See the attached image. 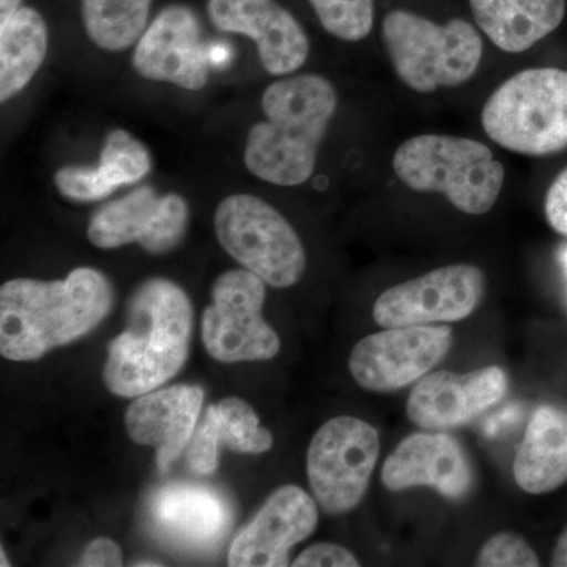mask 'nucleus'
<instances>
[{
    "label": "nucleus",
    "instance_id": "cd10ccee",
    "mask_svg": "<svg viewBox=\"0 0 567 567\" xmlns=\"http://www.w3.org/2000/svg\"><path fill=\"white\" fill-rule=\"evenodd\" d=\"M295 567H358L360 561L349 548L320 543L306 548L293 561Z\"/></svg>",
    "mask_w": 567,
    "mask_h": 567
},
{
    "label": "nucleus",
    "instance_id": "f257e3e1",
    "mask_svg": "<svg viewBox=\"0 0 567 567\" xmlns=\"http://www.w3.org/2000/svg\"><path fill=\"white\" fill-rule=\"evenodd\" d=\"M112 306V284L96 268L78 267L55 281L10 279L0 287V353L40 360L95 330Z\"/></svg>",
    "mask_w": 567,
    "mask_h": 567
},
{
    "label": "nucleus",
    "instance_id": "1a4fd4ad",
    "mask_svg": "<svg viewBox=\"0 0 567 567\" xmlns=\"http://www.w3.org/2000/svg\"><path fill=\"white\" fill-rule=\"evenodd\" d=\"M265 286L246 268L224 271L213 282L212 305L203 316V341L216 361L271 360L281 350V339L262 316Z\"/></svg>",
    "mask_w": 567,
    "mask_h": 567
},
{
    "label": "nucleus",
    "instance_id": "0eeeda50",
    "mask_svg": "<svg viewBox=\"0 0 567 567\" xmlns=\"http://www.w3.org/2000/svg\"><path fill=\"white\" fill-rule=\"evenodd\" d=\"M213 224L224 251L268 286L287 289L303 278L308 265L303 241L267 200L230 194L216 207Z\"/></svg>",
    "mask_w": 567,
    "mask_h": 567
},
{
    "label": "nucleus",
    "instance_id": "7ed1b4c3",
    "mask_svg": "<svg viewBox=\"0 0 567 567\" xmlns=\"http://www.w3.org/2000/svg\"><path fill=\"white\" fill-rule=\"evenodd\" d=\"M192 333L188 293L171 279H147L130 298L128 328L107 347L104 385L126 399L158 390L185 364Z\"/></svg>",
    "mask_w": 567,
    "mask_h": 567
},
{
    "label": "nucleus",
    "instance_id": "dca6fc26",
    "mask_svg": "<svg viewBox=\"0 0 567 567\" xmlns=\"http://www.w3.org/2000/svg\"><path fill=\"white\" fill-rule=\"evenodd\" d=\"M319 509L303 488L282 486L234 540L229 566H289L290 550L315 533Z\"/></svg>",
    "mask_w": 567,
    "mask_h": 567
},
{
    "label": "nucleus",
    "instance_id": "2eb2a0df",
    "mask_svg": "<svg viewBox=\"0 0 567 567\" xmlns=\"http://www.w3.org/2000/svg\"><path fill=\"white\" fill-rule=\"evenodd\" d=\"M506 391L507 377L496 365L462 375L425 374L409 395L406 416L425 431L461 427L498 404Z\"/></svg>",
    "mask_w": 567,
    "mask_h": 567
},
{
    "label": "nucleus",
    "instance_id": "20e7f679",
    "mask_svg": "<svg viewBox=\"0 0 567 567\" xmlns=\"http://www.w3.org/2000/svg\"><path fill=\"white\" fill-rule=\"evenodd\" d=\"M394 174L416 193L443 194L458 212L486 215L502 194L505 167L483 142L421 134L394 153Z\"/></svg>",
    "mask_w": 567,
    "mask_h": 567
},
{
    "label": "nucleus",
    "instance_id": "39448f33",
    "mask_svg": "<svg viewBox=\"0 0 567 567\" xmlns=\"http://www.w3.org/2000/svg\"><path fill=\"white\" fill-rule=\"evenodd\" d=\"M382 40L399 80L420 93L465 84L483 59L480 32L458 18L436 24L412 11L394 10L383 20Z\"/></svg>",
    "mask_w": 567,
    "mask_h": 567
},
{
    "label": "nucleus",
    "instance_id": "423d86ee",
    "mask_svg": "<svg viewBox=\"0 0 567 567\" xmlns=\"http://www.w3.org/2000/svg\"><path fill=\"white\" fill-rule=\"evenodd\" d=\"M484 132L506 151L547 156L567 148V71L529 69L503 82L481 114Z\"/></svg>",
    "mask_w": 567,
    "mask_h": 567
},
{
    "label": "nucleus",
    "instance_id": "b1692460",
    "mask_svg": "<svg viewBox=\"0 0 567 567\" xmlns=\"http://www.w3.org/2000/svg\"><path fill=\"white\" fill-rule=\"evenodd\" d=\"M50 31L32 7L22 6L0 22V103L20 95L47 61Z\"/></svg>",
    "mask_w": 567,
    "mask_h": 567
},
{
    "label": "nucleus",
    "instance_id": "2f4dec72",
    "mask_svg": "<svg viewBox=\"0 0 567 567\" xmlns=\"http://www.w3.org/2000/svg\"><path fill=\"white\" fill-rule=\"evenodd\" d=\"M22 0H0V22L9 20L21 9Z\"/></svg>",
    "mask_w": 567,
    "mask_h": 567
},
{
    "label": "nucleus",
    "instance_id": "ddd939ff",
    "mask_svg": "<svg viewBox=\"0 0 567 567\" xmlns=\"http://www.w3.org/2000/svg\"><path fill=\"white\" fill-rule=\"evenodd\" d=\"M132 66L142 80L204 91L210 81V58L196 11L183 3L164 7L134 44Z\"/></svg>",
    "mask_w": 567,
    "mask_h": 567
},
{
    "label": "nucleus",
    "instance_id": "9b49d317",
    "mask_svg": "<svg viewBox=\"0 0 567 567\" xmlns=\"http://www.w3.org/2000/svg\"><path fill=\"white\" fill-rule=\"evenodd\" d=\"M453 346L446 324L383 328L353 347L350 374L363 390L391 393L413 385L431 372Z\"/></svg>",
    "mask_w": 567,
    "mask_h": 567
},
{
    "label": "nucleus",
    "instance_id": "6e6552de",
    "mask_svg": "<svg viewBox=\"0 0 567 567\" xmlns=\"http://www.w3.org/2000/svg\"><path fill=\"white\" fill-rule=\"evenodd\" d=\"M379 456V432L360 417H333L316 432L306 470L324 513L346 514L363 502Z\"/></svg>",
    "mask_w": 567,
    "mask_h": 567
},
{
    "label": "nucleus",
    "instance_id": "f704fd0d",
    "mask_svg": "<svg viewBox=\"0 0 567 567\" xmlns=\"http://www.w3.org/2000/svg\"><path fill=\"white\" fill-rule=\"evenodd\" d=\"M565 264H566V267H567V251L565 252Z\"/></svg>",
    "mask_w": 567,
    "mask_h": 567
},
{
    "label": "nucleus",
    "instance_id": "5701e85b",
    "mask_svg": "<svg viewBox=\"0 0 567 567\" xmlns=\"http://www.w3.org/2000/svg\"><path fill=\"white\" fill-rule=\"evenodd\" d=\"M473 17L492 43L520 54L565 20L566 0H470Z\"/></svg>",
    "mask_w": 567,
    "mask_h": 567
},
{
    "label": "nucleus",
    "instance_id": "bb28decb",
    "mask_svg": "<svg viewBox=\"0 0 567 567\" xmlns=\"http://www.w3.org/2000/svg\"><path fill=\"white\" fill-rule=\"evenodd\" d=\"M540 561L535 548L516 533H498L481 548L476 558L480 567H536Z\"/></svg>",
    "mask_w": 567,
    "mask_h": 567
},
{
    "label": "nucleus",
    "instance_id": "c756f323",
    "mask_svg": "<svg viewBox=\"0 0 567 567\" xmlns=\"http://www.w3.org/2000/svg\"><path fill=\"white\" fill-rule=\"evenodd\" d=\"M80 565L85 567L122 566L121 547L107 537H99L85 548Z\"/></svg>",
    "mask_w": 567,
    "mask_h": 567
},
{
    "label": "nucleus",
    "instance_id": "412c9836",
    "mask_svg": "<svg viewBox=\"0 0 567 567\" xmlns=\"http://www.w3.org/2000/svg\"><path fill=\"white\" fill-rule=\"evenodd\" d=\"M274 435L260 425L251 405L240 398H226L208 406L188 450V465L197 475L218 470L223 446L235 453L262 454L274 447Z\"/></svg>",
    "mask_w": 567,
    "mask_h": 567
},
{
    "label": "nucleus",
    "instance_id": "473e14b6",
    "mask_svg": "<svg viewBox=\"0 0 567 567\" xmlns=\"http://www.w3.org/2000/svg\"><path fill=\"white\" fill-rule=\"evenodd\" d=\"M0 551H2V566H10V563L6 561V551H3V548Z\"/></svg>",
    "mask_w": 567,
    "mask_h": 567
},
{
    "label": "nucleus",
    "instance_id": "f3484780",
    "mask_svg": "<svg viewBox=\"0 0 567 567\" xmlns=\"http://www.w3.org/2000/svg\"><path fill=\"white\" fill-rule=\"evenodd\" d=\"M382 483L391 492L431 487L446 499H462L472 492L475 472L457 439L421 432L406 436L388 456Z\"/></svg>",
    "mask_w": 567,
    "mask_h": 567
},
{
    "label": "nucleus",
    "instance_id": "9d476101",
    "mask_svg": "<svg viewBox=\"0 0 567 567\" xmlns=\"http://www.w3.org/2000/svg\"><path fill=\"white\" fill-rule=\"evenodd\" d=\"M188 223L189 205L182 194L141 185L93 213L87 238L106 251L136 244L152 256H164L182 244Z\"/></svg>",
    "mask_w": 567,
    "mask_h": 567
},
{
    "label": "nucleus",
    "instance_id": "6ab92c4d",
    "mask_svg": "<svg viewBox=\"0 0 567 567\" xmlns=\"http://www.w3.org/2000/svg\"><path fill=\"white\" fill-rule=\"evenodd\" d=\"M152 153L147 145L125 128H114L104 137L99 162L93 166H62L52 183L66 200L93 204L117 189L137 185L151 175Z\"/></svg>",
    "mask_w": 567,
    "mask_h": 567
},
{
    "label": "nucleus",
    "instance_id": "aec40b11",
    "mask_svg": "<svg viewBox=\"0 0 567 567\" xmlns=\"http://www.w3.org/2000/svg\"><path fill=\"white\" fill-rule=\"evenodd\" d=\"M156 528L178 546L218 544L233 522V511L218 492L196 484H169L152 502Z\"/></svg>",
    "mask_w": 567,
    "mask_h": 567
},
{
    "label": "nucleus",
    "instance_id": "a211bd4d",
    "mask_svg": "<svg viewBox=\"0 0 567 567\" xmlns=\"http://www.w3.org/2000/svg\"><path fill=\"white\" fill-rule=\"evenodd\" d=\"M204 390L175 385L134 398L125 413V427L137 445L155 447L156 466L166 473L181 457L196 432Z\"/></svg>",
    "mask_w": 567,
    "mask_h": 567
},
{
    "label": "nucleus",
    "instance_id": "f8f14e48",
    "mask_svg": "<svg viewBox=\"0 0 567 567\" xmlns=\"http://www.w3.org/2000/svg\"><path fill=\"white\" fill-rule=\"evenodd\" d=\"M486 290V275L480 267L447 265L390 287L377 298L372 316L382 328L461 322L476 311Z\"/></svg>",
    "mask_w": 567,
    "mask_h": 567
},
{
    "label": "nucleus",
    "instance_id": "f03ea898",
    "mask_svg": "<svg viewBox=\"0 0 567 567\" xmlns=\"http://www.w3.org/2000/svg\"><path fill=\"white\" fill-rule=\"evenodd\" d=\"M338 104L333 82L320 74H290L271 82L260 99L265 118L246 134V171L257 181L286 188L311 181Z\"/></svg>",
    "mask_w": 567,
    "mask_h": 567
},
{
    "label": "nucleus",
    "instance_id": "c85d7f7f",
    "mask_svg": "<svg viewBox=\"0 0 567 567\" xmlns=\"http://www.w3.org/2000/svg\"><path fill=\"white\" fill-rule=\"evenodd\" d=\"M546 218L555 233L567 237V169L563 171L548 188Z\"/></svg>",
    "mask_w": 567,
    "mask_h": 567
},
{
    "label": "nucleus",
    "instance_id": "a878e982",
    "mask_svg": "<svg viewBox=\"0 0 567 567\" xmlns=\"http://www.w3.org/2000/svg\"><path fill=\"white\" fill-rule=\"evenodd\" d=\"M317 20L334 39L357 43L374 28L375 0H308Z\"/></svg>",
    "mask_w": 567,
    "mask_h": 567
},
{
    "label": "nucleus",
    "instance_id": "7c9ffc66",
    "mask_svg": "<svg viewBox=\"0 0 567 567\" xmlns=\"http://www.w3.org/2000/svg\"><path fill=\"white\" fill-rule=\"evenodd\" d=\"M551 566L567 567V528L559 536L557 546H555L554 555H551Z\"/></svg>",
    "mask_w": 567,
    "mask_h": 567
},
{
    "label": "nucleus",
    "instance_id": "4468645a",
    "mask_svg": "<svg viewBox=\"0 0 567 567\" xmlns=\"http://www.w3.org/2000/svg\"><path fill=\"white\" fill-rule=\"evenodd\" d=\"M207 14L216 31L251 40L270 76H290L308 61V33L276 0H208Z\"/></svg>",
    "mask_w": 567,
    "mask_h": 567
},
{
    "label": "nucleus",
    "instance_id": "72a5a7b5",
    "mask_svg": "<svg viewBox=\"0 0 567 567\" xmlns=\"http://www.w3.org/2000/svg\"><path fill=\"white\" fill-rule=\"evenodd\" d=\"M136 566H162V565H158V563H140V565H136Z\"/></svg>",
    "mask_w": 567,
    "mask_h": 567
},
{
    "label": "nucleus",
    "instance_id": "4be33fe9",
    "mask_svg": "<svg viewBox=\"0 0 567 567\" xmlns=\"http://www.w3.org/2000/svg\"><path fill=\"white\" fill-rule=\"evenodd\" d=\"M522 491L544 495L567 483V413L540 405L529 420L513 465Z\"/></svg>",
    "mask_w": 567,
    "mask_h": 567
},
{
    "label": "nucleus",
    "instance_id": "393cba45",
    "mask_svg": "<svg viewBox=\"0 0 567 567\" xmlns=\"http://www.w3.org/2000/svg\"><path fill=\"white\" fill-rule=\"evenodd\" d=\"M153 0H81L85 35L104 52L134 48L148 28Z\"/></svg>",
    "mask_w": 567,
    "mask_h": 567
}]
</instances>
